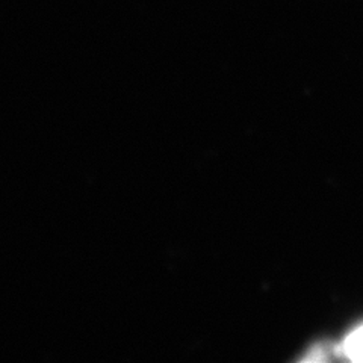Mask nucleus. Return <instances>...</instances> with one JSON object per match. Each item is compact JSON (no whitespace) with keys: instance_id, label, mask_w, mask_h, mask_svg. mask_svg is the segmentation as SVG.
Wrapping results in <instances>:
<instances>
[{"instance_id":"obj_1","label":"nucleus","mask_w":363,"mask_h":363,"mask_svg":"<svg viewBox=\"0 0 363 363\" xmlns=\"http://www.w3.org/2000/svg\"><path fill=\"white\" fill-rule=\"evenodd\" d=\"M335 353L344 356L351 362L363 363V324L345 336L342 344L335 348Z\"/></svg>"},{"instance_id":"obj_2","label":"nucleus","mask_w":363,"mask_h":363,"mask_svg":"<svg viewBox=\"0 0 363 363\" xmlns=\"http://www.w3.org/2000/svg\"><path fill=\"white\" fill-rule=\"evenodd\" d=\"M332 351H335V350H332ZM332 351L328 350L327 345H324V344H316L308 351V356L303 357V360L304 362H325V360H328V354H330Z\"/></svg>"}]
</instances>
